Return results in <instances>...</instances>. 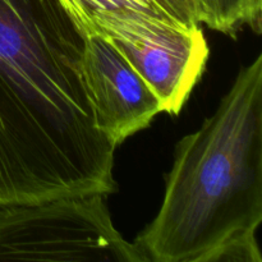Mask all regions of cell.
<instances>
[{
    "mask_svg": "<svg viewBox=\"0 0 262 262\" xmlns=\"http://www.w3.org/2000/svg\"><path fill=\"white\" fill-rule=\"evenodd\" d=\"M84 35L58 0H0V204L115 192Z\"/></svg>",
    "mask_w": 262,
    "mask_h": 262,
    "instance_id": "1",
    "label": "cell"
},
{
    "mask_svg": "<svg viewBox=\"0 0 262 262\" xmlns=\"http://www.w3.org/2000/svg\"><path fill=\"white\" fill-rule=\"evenodd\" d=\"M262 222V54L178 142L158 215L135 245L154 262H201Z\"/></svg>",
    "mask_w": 262,
    "mask_h": 262,
    "instance_id": "2",
    "label": "cell"
},
{
    "mask_svg": "<svg viewBox=\"0 0 262 262\" xmlns=\"http://www.w3.org/2000/svg\"><path fill=\"white\" fill-rule=\"evenodd\" d=\"M106 197L0 204V261L148 262L114 227Z\"/></svg>",
    "mask_w": 262,
    "mask_h": 262,
    "instance_id": "3",
    "label": "cell"
},
{
    "mask_svg": "<svg viewBox=\"0 0 262 262\" xmlns=\"http://www.w3.org/2000/svg\"><path fill=\"white\" fill-rule=\"evenodd\" d=\"M82 33L112 41L152 89L163 112L171 115L183 109L210 54L201 27H176L142 17L102 14Z\"/></svg>",
    "mask_w": 262,
    "mask_h": 262,
    "instance_id": "4",
    "label": "cell"
},
{
    "mask_svg": "<svg viewBox=\"0 0 262 262\" xmlns=\"http://www.w3.org/2000/svg\"><path fill=\"white\" fill-rule=\"evenodd\" d=\"M82 71L97 127L117 147L163 113L155 92L112 41L84 36Z\"/></svg>",
    "mask_w": 262,
    "mask_h": 262,
    "instance_id": "5",
    "label": "cell"
},
{
    "mask_svg": "<svg viewBox=\"0 0 262 262\" xmlns=\"http://www.w3.org/2000/svg\"><path fill=\"white\" fill-rule=\"evenodd\" d=\"M83 30L94 18L102 14H119L142 17L176 27H186L169 10L164 0H58Z\"/></svg>",
    "mask_w": 262,
    "mask_h": 262,
    "instance_id": "6",
    "label": "cell"
},
{
    "mask_svg": "<svg viewBox=\"0 0 262 262\" xmlns=\"http://www.w3.org/2000/svg\"><path fill=\"white\" fill-rule=\"evenodd\" d=\"M206 27L234 37L245 27L262 32V0H212Z\"/></svg>",
    "mask_w": 262,
    "mask_h": 262,
    "instance_id": "7",
    "label": "cell"
},
{
    "mask_svg": "<svg viewBox=\"0 0 262 262\" xmlns=\"http://www.w3.org/2000/svg\"><path fill=\"white\" fill-rule=\"evenodd\" d=\"M201 262H262L256 233L229 238L205 255Z\"/></svg>",
    "mask_w": 262,
    "mask_h": 262,
    "instance_id": "8",
    "label": "cell"
},
{
    "mask_svg": "<svg viewBox=\"0 0 262 262\" xmlns=\"http://www.w3.org/2000/svg\"><path fill=\"white\" fill-rule=\"evenodd\" d=\"M171 14L186 27L206 26L211 13L212 0H164Z\"/></svg>",
    "mask_w": 262,
    "mask_h": 262,
    "instance_id": "9",
    "label": "cell"
}]
</instances>
